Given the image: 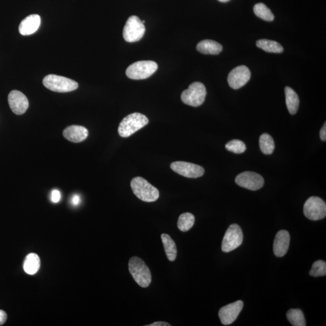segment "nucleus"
I'll return each mask as SVG.
<instances>
[{"instance_id": "16", "label": "nucleus", "mask_w": 326, "mask_h": 326, "mask_svg": "<svg viewBox=\"0 0 326 326\" xmlns=\"http://www.w3.org/2000/svg\"><path fill=\"white\" fill-rule=\"evenodd\" d=\"M41 24V17L39 15H30L21 21L19 26L21 35L27 36L37 31Z\"/></svg>"}, {"instance_id": "12", "label": "nucleus", "mask_w": 326, "mask_h": 326, "mask_svg": "<svg viewBox=\"0 0 326 326\" xmlns=\"http://www.w3.org/2000/svg\"><path fill=\"white\" fill-rule=\"evenodd\" d=\"M250 78L251 72L248 67L240 66L231 70L227 80L231 88L234 90H237L244 86Z\"/></svg>"}, {"instance_id": "32", "label": "nucleus", "mask_w": 326, "mask_h": 326, "mask_svg": "<svg viewBox=\"0 0 326 326\" xmlns=\"http://www.w3.org/2000/svg\"><path fill=\"white\" fill-rule=\"evenodd\" d=\"M320 138L322 141L325 142L326 140V123H325L323 126L320 131Z\"/></svg>"}, {"instance_id": "28", "label": "nucleus", "mask_w": 326, "mask_h": 326, "mask_svg": "<svg viewBox=\"0 0 326 326\" xmlns=\"http://www.w3.org/2000/svg\"><path fill=\"white\" fill-rule=\"evenodd\" d=\"M309 274L310 276L314 277L325 276L326 274L325 262L321 260L315 262L312 265Z\"/></svg>"}, {"instance_id": "29", "label": "nucleus", "mask_w": 326, "mask_h": 326, "mask_svg": "<svg viewBox=\"0 0 326 326\" xmlns=\"http://www.w3.org/2000/svg\"><path fill=\"white\" fill-rule=\"evenodd\" d=\"M60 198H61V194L59 190H53L51 191V200L53 203H59Z\"/></svg>"}, {"instance_id": "22", "label": "nucleus", "mask_w": 326, "mask_h": 326, "mask_svg": "<svg viewBox=\"0 0 326 326\" xmlns=\"http://www.w3.org/2000/svg\"><path fill=\"white\" fill-rule=\"evenodd\" d=\"M257 47L267 52L280 53L283 51V48L279 42L268 39H260L256 42Z\"/></svg>"}, {"instance_id": "26", "label": "nucleus", "mask_w": 326, "mask_h": 326, "mask_svg": "<svg viewBox=\"0 0 326 326\" xmlns=\"http://www.w3.org/2000/svg\"><path fill=\"white\" fill-rule=\"evenodd\" d=\"M254 12L256 16L265 21H272L274 19V15L272 12L264 3H260L255 5Z\"/></svg>"}, {"instance_id": "6", "label": "nucleus", "mask_w": 326, "mask_h": 326, "mask_svg": "<svg viewBox=\"0 0 326 326\" xmlns=\"http://www.w3.org/2000/svg\"><path fill=\"white\" fill-rule=\"evenodd\" d=\"M158 64L152 60H142L133 63L126 69V75L134 80L147 79L157 71Z\"/></svg>"}, {"instance_id": "34", "label": "nucleus", "mask_w": 326, "mask_h": 326, "mask_svg": "<svg viewBox=\"0 0 326 326\" xmlns=\"http://www.w3.org/2000/svg\"><path fill=\"white\" fill-rule=\"evenodd\" d=\"M218 1L222 3H226V2H229L230 0H218Z\"/></svg>"}, {"instance_id": "15", "label": "nucleus", "mask_w": 326, "mask_h": 326, "mask_svg": "<svg viewBox=\"0 0 326 326\" xmlns=\"http://www.w3.org/2000/svg\"><path fill=\"white\" fill-rule=\"evenodd\" d=\"M290 239L288 231L280 230L277 233L273 245L274 253L276 256L282 257L287 253Z\"/></svg>"}, {"instance_id": "25", "label": "nucleus", "mask_w": 326, "mask_h": 326, "mask_svg": "<svg viewBox=\"0 0 326 326\" xmlns=\"http://www.w3.org/2000/svg\"><path fill=\"white\" fill-rule=\"evenodd\" d=\"M194 221V216L191 213H182L178 218V228L182 232H186L193 226Z\"/></svg>"}, {"instance_id": "21", "label": "nucleus", "mask_w": 326, "mask_h": 326, "mask_svg": "<svg viewBox=\"0 0 326 326\" xmlns=\"http://www.w3.org/2000/svg\"><path fill=\"white\" fill-rule=\"evenodd\" d=\"M161 237L167 258L170 262L175 261L177 255V248L175 242L167 234H161Z\"/></svg>"}, {"instance_id": "7", "label": "nucleus", "mask_w": 326, "mask_h": 326, "mask_svg": "<svg viewBox=\"0 0 326 326\" xmlns=\"http://www.w3.org/2000/svg\"><path fill=\"white\" fill-rule=\"evenodd\" d=\"M145 33L144 23L138 17L131 16L127 19L123 32L124 40L127 42L139 41Z\"/></svg>"}, {"instance_id": "3", "label": "nucleus", "mask_w": 326, "mask_h": 326, "mask_svg": "<svg viewBox=\"0 0 326 326\" xmlns=\"http://www.w3.org/2000/svg\"><path fill=\"white\" fill-rule=\"evenodd\" d=\"M149 120L146 115L135 112L124 117L118 126V132L121 137H128L147 125Z\"/></svg>"}, {"instance_id": "18", "label": "nucleus", "mask_w": 326, "mask_h": 326, "mask_svg": "<svg viewBox=\"0 0 326 326\" xmlns=\"http://www.w3.org/2000/svg\"><path fill=\"white\" fill-rule=\"evenodd\" d=\"M222 45L218 42L209 40H203L199 42L197 46V49L199 52L205 54L216 55L222 51Z\"/></svg>"}, {"instance_id": "2", "label": "nucleus", "mask_w": 326, "mask_h": 326, "mask_svg": "<svg viewBox=\"0 0 326 326\" xmlns=\"http://www.w3.org/2000/svg\"><path fill=\"white\" fill-rule=\"evenodd\" d=\"M128 267L129 273L137 284L144 288L150 285L151 273L144 261L138 257H133L130 258Z\"/></svg>"}, {"instance_id": "19", "label": "nucleus", "mask_w": 326, "mask_h": 326, "mask_svg": "<svg viewBox=\"0 0 326 326\" xmlns=\"http://www.w3.org/2000/svg\"><path fill=\"white\" fill-rule=\"evenodd\" d=\"M286 103L289 113L294 115L299 107L300 99L298 94L291 87H286L285 89Z\"/></svg>"}, {"instance_id": "17", "label": "nucleus", "mask_w": 326, "mask_h": 326, "mask_svg": "<svg viewBox=\"0 0 326 326\" xmlns=\"http://www.w3.org/2000/svg\"><path fill=\"white\" fill-rule=\"evenodd\" d=\"M63 135L70 142L80 143L87 138L88 131L84 126L72 125L67 127L63 131Z\"/></svg>"}, {"instance_id": "13", "label": "nucleus", "mask_w": 326, "mask_h": 326, "mask_svg": "<svg viewBox=\"0 0 326 326\" xmlns=\"http://www.w3.org/2000/svg\"><path fill=\"white\" fill-rule=\"evenodd\" d=\"M243 307V303L241 300L222 307L219 311V317L222 324L226 325L232 324L238 317Z\"/></svg>"}, {"instance_id": "4", "label": "nucleus", "mask_w": 326, "mask_h": 326, "mask_svg": "<svg viewBox=\"0 0 326 326\" xmlns=\"http://www.w3.org/2000/svg\"><path fill=\"white\" fill-rule=\"evenodd\" d=\"M45 87L54 92L67 93L75 91L79 87L78 82L63 76L49 75L42 81Z\"/></svg>"}, {"instance_id": "9", "label": "nucleus", "mask_w": 326, "mask_h": 326, "mask_svg": "<svg viewBox=\"0 0 326 326\" xmlns=\"http://www.w3.org/2000/svg\"><path fill=\"white\" fill-rule=\"evenodd\" d=\"M243 233L239 225H231L225 232L222 242V250L229 252L234 250L242 245Z\"/></svg>"}, {"instance_id": "30", "label": "nucleus", "mask_w": 326, "mask_h": 326, "mask_svg": "<svg viewBox=\"0 0 326 326\" xmlns=\"http://www.w3.org/2000/svg\"><path fill=\"white\" fill-rule=\"evenodd\" d=\"M7 319V313L4 310H0V325L4 324Z\"/></svg>"}, {"instance_id": "11", "label": "nucleus", "mask_w": 326, "mask_h": 326, "mask_svg": "<svg viewBox=\"0 0 326 326\" xmlns=\"http://www.w3.org/2000/svg\"><path fill=\"white\" fill-rule=\"evenodd\" d=\"M236 183L239 186L251 190H257L264 186V179L258 173L253 172L240 173L236 176Z\"/></svg>"}, {"instance_id": "20", "label": "nucleus", "mask_w": 326, "mask_h": 326, "mask_svg": "<svg viewBox=\"0 0 326 326\" xmlns=\"http://www.w3.org/2000/svg\"><path fill=\"white\" fill-rule=\"evenodd\" d=\"M41 262L38 255L35 253L27 255L23 264L24 271L29 275H34L37 273L40 268Z\"/></svg>"}, {"instance_id": "10", "label": "nucleus", "mask_w": 326, "mask_h": 326, "mask_svg": "<svg viewBox=\"0 0 326 326\" xmlns=\"http://www.w3.org/2000/svg\"><path fill=\"white\" fill-rule=\"evenodd\" d=\"M170 168L178 174L188 178H200L205 172L203 167L185 161H175L170 164Z\"/></svg>"}, {"instance_id": "14", "label": "nucleus", "mask_w": 326, "mask_h": 326, "mask_svg": "<svg viewBox=\"0 0 326 326\" xmlns=\"http://www.w3.org/2000/svg\"><path fill=\"white\" fill-rule=\"evenodd\" d=\"M8 102L11 110L17 115L25 113L29 108L28 99L20 91H12L9 94Z\"/></svg>"}, {"instance_id": "27", "label": "nucleus", "mask_w": 326, "mask_h": 326, "mask_svg": "<svg viewBox=\"0 0 326 326\" xmlns=\"http://www.w3.org/2000/svg\"><path fill=\"white\" fill-rule=\"evenodd\" d=\"M225 148L228 151L233 152L234 154H242L246 151V147L244 143L241 140H233L231 141L228 142L225 145Z\"/></svg>"}, {"instance_id": "8", "label": "nucleus", "mask_w": 326, "mask_h": 326, "mask_svg": "<svg viewBox=\"0 0 326 326\" xmlns=\"http://www.w3.org/2000/svg\"><path fill=\"white\" fill-rule=\"evenodd\" d=\"M303 212L304 216L310 220H321L326 216L325 203L320 198L310 197L304 203Z\"/></svg>"}, {"instance_id": "1", "label": "nucleus", "mask_w": 326, "mask_h": 326, "mask_svg": "<svg viewBox=\"0 0 326 326\" xmlns=\"http://www.w3.org/2000/svg\"><path fill=\"white\" fill-rule=\"evenodd\" d=\"M131 187L134 194L139 200L144 202H155L159 198V191L157 188L149 183L145 179L139 176L132 179Z\"/></svg>"}, {"instance_id": "31", "label": "nucleus", "mask_w": 326, "mask_h": 326, "mask_svg": "<svg viewBox=\"0 0 326 326\" xmlns=\"http://www.w3.org/2000/svg\"><path fill=\"white\" fill-rule=\"evenodd\" d=\"M81 202L80 197L78 195V194H75L73 196L72 199V204L73 206H76L79 205V203Z\"/></svg>"}, {"instance_id": "5", "label": "nucleus", "mask_w": 326, "mask_h": 326, "mask_svg": "<svg viewBox=\"0 0 326 326\" xmlns=\"http://www.w3.org/2000/svg\"><path fill=\"white\" fill-rule=\"evenodd\" d=\"M206 95V87L201 82H196L190 84L188 89L182 93L181 98L185 105L198 107L203 104Z\"/></svg>"}, {"instance_id": "24", "label": "nucleus", "mask_w": 326, "mask_h": 326, "mask_svg": "<svg viewBox=\"0 0 326 326\" xmlns=\"http://www.w3.org/2000/svg\"><path fill=\"white\" fill-rule=\"evenodd\" d=\"M286 317L294 326H305L306 321L303 312L300 309H291L286 313Z\"/></svg>"}, {"instance_id": "23", "label": "nucleus", "mask_w": 326, "mask_h": 326, "mask_svg": "<svg viewBox=\"0 0 326 326\" xmlns=\"http://www.w3.org/2000/svg\"><path fill=\"white\" fill-rule=\"evenodd\" d=\"M259 146L261 151L265 155L272 154L275 149V143L273 137L267 133L260 136Z\"/></svg>"}, {"instance_id": "33", "label": "nucleus", "mask_w": 326, "mask_h": 326, "mask_svg": "<svg viewBox=\"0 0 326 326\" xmlns=\"http://www.w3.org/2000/svg\"><path fill=\"white\" fill-rule=\"evenodd\" d=\"M170 325H170L169 323H167V322H163V321L155 322H154V323L146 325V326H170Z\"/></svg>"}]
</instances>
